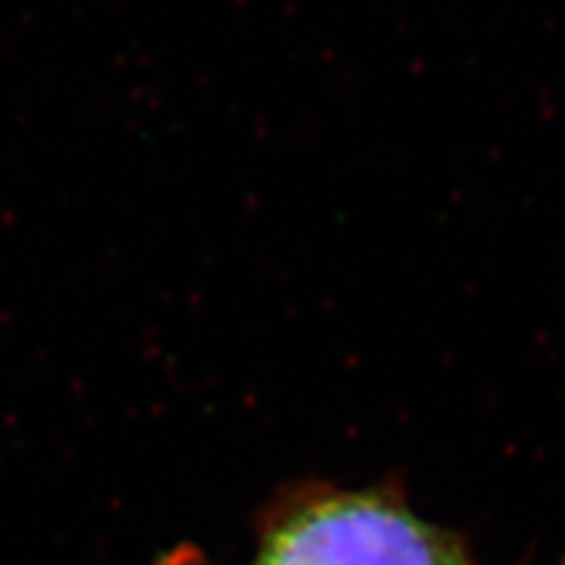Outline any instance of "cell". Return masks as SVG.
Here are the masks:
<instances>
[{"label":"cell","mask_w":565,"mask_h":565,"mask_svg":"<svg viewBox=\"0 0 565 565\" xmlns=\"http://www.w3.org/2000/svg\"><path fill=\"white\" fill-rule=\"evenodd\" d=\"M561 565H565V563H561Z\"/></svg>","instance_id":"7a4b0ae2"},{"label":"cell","mask_w":565,"mask_h":565,"mask_svg":"<svg viewBox=\"0 0 565 565\" xmlns=\"http://www.w3.org/2000/svg\"><path fill=\"white\" fill-rule=\"evenodd\" d=\"M162 565H204L171 555ZM246 565H475L456 534L422 519L395 484H307L267 513Z\"/></svg>","instance_id":"6da1fadb"}]
</instances>
